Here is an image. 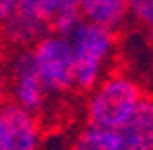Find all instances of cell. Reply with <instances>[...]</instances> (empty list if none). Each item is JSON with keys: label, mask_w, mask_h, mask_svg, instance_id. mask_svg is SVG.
Here are the masks:
<instances>
[{"label": "cell", "mask_w": 153, "mask_h": 150, "mask_svg": "<svg viewBox=\"0 0 153 150\" xmlns=\"http://www.w3.org/2000/svg\"><path fill=\"white\" fill-rule=\"evenodd\" d=\"M141 97L143 94L135 82L126 76H110L94 90L88 100V125L120 131L134 115Z\"/></svg>", "instance_id": "1"}, {"label": "cell", "mask_w": 153, "mask_h": 150, "mask_svg": "<svg viewBox=\"0 0 153 150\" xmlns=\"http://www.w3.org/2000/svg\"><path fill=\"white\" fill-rule=\"evenodd\" d=\"M69 43L75 53V86L81 90L94 88L114 47V29L81 20V23L69 35Z\"/></svg>", "instance_id": "2"}, {"label": "cell", "mask_w": 153, "mask_h": 150, "mask_svg": "<svg viewBox=\"0 0 153 150\" xmlns=\"http://www.w3.org/2000/svg\"><path fill=\"white\" fill-rule=\"evenodd\" d=\"M36 70L45 92L59 94L75 86V53L69 39L43 35L32 51Z\"/></svg>", "instance_id": "3"}, {"label": "cell", "mask_w": 153, "mask_h": 150, "mask_svg": "<svg viewBox=\"0 0 153 150\" xmlns=\"http://www.w3.org/2000/svg\"><path fill=\"white\" fill-rule=\"evenodd\" d=\"M0 138L4 150H37L39 127L33 113L18 103L0 107Z\"/></svg>", "instance_id": "4"}, {"label": "cell", "mask_w": 153, "mask_h": 150, "mask_svg": "<svg viewBox=\"0 0 153 150\" xmlns=\"http://www.w3.org/2000/svg\"><path fill=\"white\" fill-rule=\"evenodd\" d=\"M12 74H14L12 92L16 103L30 113L37 111L43 103L45 90L39 82V76H37L32 51H22L16 55L12 64Z\"/></svg>", "instance_id": "5"}, {"label": "cell", "mask_w": 153, "mask_h": 150, "mask_svg": "<svg viewBox=\"0 0 153 150\" xmlns=\"http://www.w3.org/2000/svg\"><path fill=\"white\" fill-rule=\"evenodd\" d=\"M122 144L130 150H153V97H141L134 115L120 129Z\"/></svg>", "instance_id": "6"}, {"label": "cell", "mask_w": 153, "mask_h": 150, "mask_svg": "<svg viewBox=\"0 0 153 150\" xmlns=\"http://www.w3.org/2000/svg\"><path fill=\"white\" fill-rule=\"evenodd\" d=\"M128 4L130 0H79V10L88 22L114 29L124 22Z\"/></svg>", "instance_id": "7"}, {"label": "cell", "mask_w": 153, "mask_h": 150, "mask_svg": "<svg viewBox=\"0 0 153 150\" xmlns=\"http://www.w3.org/2000/svg\"><path fill=\"white\" fill-rule=\"evenodd\" d=\"M47 27H49L47 23H41L33 18H27L24 14L16 12L4 23V33L16 45H30L33 41H39L45 35Z\"/></svg>", "instance_id": "8"}, {"label": "cell", "mask_w": 153, "mask_h": 150, "mask_svg": "<svg viewBox=\"0 0 153 150\" xmlns=\"http://www.w3.org/2000/svg\"><path fill=\"white\" fill-rule=\"evenodd\" d=\"M73 150H122L120 131L88 125L76 137Z\"/></svg>", "instance_id": "9"}, {"label": "cell", "mask_w": 153, "mask_h": 150, "mask_svg": "<svg viewBox=\"0 0 153 150\" xmlns=\"http://www.w3.org/2000/svg\"><path fill=\"white\" fill-rule=\"evenodd\" d=\"M128 12L153 33V0H130Z\"/></svg>", "instance_id": "10"}, {"label": "cell", "mask_w": 153, "mask_h": 150, "mask_svg": "<svg viewBox=\"0 0 153 150\" xmlns=\"http://www.w3.org/2000/svg\"><path fill=\"white\" fill-rule=\"evenodd\" d=\"M81 20H82L81 12H67V14L57 16V18L51 22L49 27L55 31V35H61V37H65V39H69V35L75 31V27L81 23Z\"/></svg>", "instance_id": "11"}, {"label": "cell", "mask_w": 153, "mask_h": 150, "mask_svg": "<svg viewBox=\"0 0 153 150\" xmlns=\"http://www.w3.org/2000/svg\"><path fill=\"white\" fill-rule=\"evenodd\" d=\"M51 10V22H53L57 16L67 12H81L79 10V0H47Z\"/></svg>", "instance_id": "12"}, {"label": "cell", "mask_w": 153, "mask_h": 150, "mask_svg": "<svg viewBox=\"0 0 153 150\" xmlns=\"http://www.w3.org/2000/svg\"><path fill=\"white\" fill-rule=\"evenodd\" d=\"M20 8V0H0V23H6Z\"/></svg>", "instance_id": "13"}, {"label": "cell", "mask_w": 153, "mask_h": 150, "mask_svg": "<svg viewBox=\"0 0 153 150\" xmlns=\"http://www.w3.org/2000/svg\"><path fill=\"white\" fill-rule=\"evenodd\" d=\"M2 94H4V76L0 72V97H2Z\"/></svg>", "instance_id": "14"}, {"label": "cell", "mask_w": 153, "mask_h": 150, "mask_svg": "<svg viewBox=\"0 0 153 150\" xmlns=\"http://www.w3.org/2000/svg\"><path fill=\"white\" fill-rule=\"evenodd\" d=\"M149 43H151V47H153V33H149Z\"/></svg>", "instance_id": "15"}, {"label": "cell", "mask_w": 153, "mask_h": 150, "mask_svg": "<svg viewBox=\"0 0 153 150\" xmlns=\"http://www.w3.org/2000/svg\"><path fill=\"white\" fill-rule=\"evenodd\" d=\"M0 150H4V146H2V138H0Z\"/></svg>", "instance_id": "16"}, {"label": "cell", "mask_w": 153, "mask_h": 150, "mask_svg": "<svg viewBox=\"0 0 153 150\" xmlns=\"http://www.w3.org/2000/svg\"><path fill=\"white\" fill-rule=\"evenodd\" d=\"M122 150H130V148H126V146H124V144H122Z\"/></svg>", "instance_id": "17"}]
</instances>
